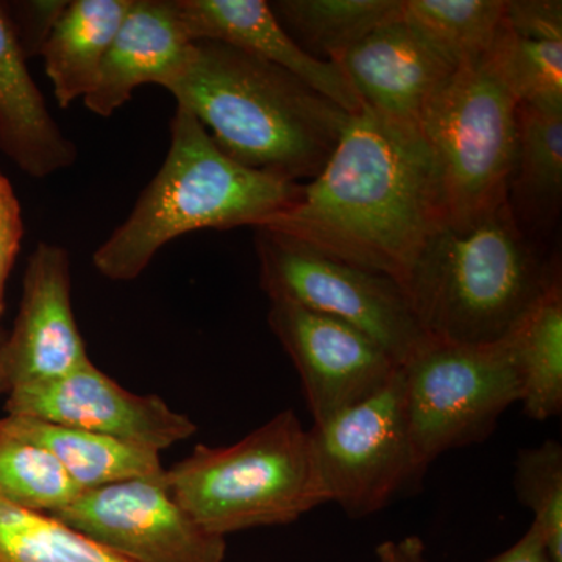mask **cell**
Instances as JSON below:
<instances>
[{
    "label": "cell",
    "mask_w": 562,
    "mask_h": 562,
    "mask_svg": "<svg viewBox=\"0 0 562 562\" xmlns=\"http://www.w3.org/2000/svg\"><path fill=\"white\" fill-rule=\"evenodd\" d=\"M291 35L335 61L373 31L402 16L403 0H277L269 2Z\"/></svg>",
    "instance_id": "603a6c76"
},
{
    "label": "cell",
    "mask_w": 562,
    "mask_h": 562,
    "mask_svg": "<svg viewBox=\"0 0 562 562\" xmlns=\"http://www.w3.org/2000/svg\"><path fill=\"white\" fill-rule=\"evenodd\" d=\"M165 475L181 508L222 538L292 524L328 503L312 436L292 409L232 446L201 443Z\"/></svg>",
    "instance_id": "5b68a950"
},
{
    "label": "cell",
    "mask_w": 562,
    "mask_h": 562,
    "mask_svg": "<svg viewBox=\"0 0 562 562\" xmlns=\"http://www.w3.org/2000/svg\"><path fill=\"white\" fill-rule=\"evenodd\" d=\"M517 498L532 513L553 562H562V447L549 439L522 449L516 461Z\"/></svg>",
    "instance_id": "4316f807"
},
{
    "label": "cell",
    "mask_w": 562,
    "mask_h": 562,
    "mask_svg": "<svg viewBox=\"0 0 562 562\" xmlns=\"http://www.w3.org/2000/svg\"><path fill=\"white\" fill-rule=\"evenodd\" d=\"M0 562H131L47 516L0 498Z\"/></svg>",
    "instance_id": "d4e9b609"
},
{
    "label": "cell",
    "mask_w": 562,
    "mask_h": 562,
    "mask_svg": "<svg viewBox=\"0 0 562 562\" xmlns=\"http://www.w3.org/2000/svg\"><path fill=\"white\" fill-rule=\"evenodd\" d=\"M0 150L22 172L46 179L69 169L77 147L52 116L0 3Z\"/></svg>",
    "instance_id": "e0dca14e"
},
{
    "label": "cell",
    "mask_w": 562,
    "mask_h": 562,
    "mask_svg": "<svg viewBox=\"0 0 562 562\" xmlns=\"http://www.w3.org/2000/svg\"><path fill=\"white\" fill-rule=\"evenodd\" d=\"M376 562H430L425 543L417 536L386 541L376 547Z\"/></svg>",
    "instance_id": "1f68e13d"
},
{
    "label": "cell",
    "mask_w": 562,
    "mask_h": 562,
    "mask_svg": "<svg viewBox=\"0 0 562 562\" xmlns=\"http://www.w3.org/2000/svg\"><path fill=\"white\" fill-rule=\"evenodd\" d=\"M192 41L211 40L271 63L353 114L360 95L336 63L303 49L265 0H173Z\"/></svg>",
    "instance_id": "5bb4252c"
},
{
    "label": "cell",
    "mask_w": 562,
    "mask_h": 562,
    "mask_svg": "<svg viewBox=\"0 0 562 562\" xmlns=\"http://www.w3.org/2000/svg\"><path fill=\"white\" fill-rule=\"evenodd\" d=\"M303 183L233 161L198 117L177 105L171 146L127 220L95 249L92 265L111 281H132L172 239L203 228L261 227L301 199Z\"/></svg>",
    "instance_id": "277c9868"
},
{
    "label": "cell",
    "mask_w": 562,
    "mask_h": 562,
    "mask_svg": "<svg viewBox=\"0 0 562 562\" xmlns=\"http://www.w3.org/2000/svg\"><path fill=\"white\" fill-rule=\"evenodd\" d=\"M165 472L81 492L50 517L131 562H224L225 538L181 508Z\"/></svg>",
    "instance_id": "30bf717a"
},
{
    "label": "cell",
    "mask_w": 562,
    "mask_h": 562,
    "mask_svg": "<svg viewBox=\"0 0 562 562\" xmlns=\"http://www.w3.org/2000/svg\"><path fill=\"white\" fill-rule=\"evenodd\" d=\"M310 436L328 502L353 519L382 512L424 475L409 438L402 368L372 397L314 424Z\"/></svg>",
    "instance_id": "9c48e42d"
},
{
    "label": "cell",
    "mask_w": 562,
    "mask_h": 562,
    "mask_svg": "<svg viewBox=\"0 0 562 562\" xmlns=\"http://www.w3.org/2000/svg\"><path fill=\"white\" fill-rule=\"evenodd\" d=\"M5 408L9 416L98 432L158 453L198 431L161 397L124 390L92 361L54 382L10 391Z\"/></svg>",
    "instance_id": "7c38bea8"
},
{
    "label": "cell",
    "mask_w": 562,
    "mask_h": 562,
    "mask_svg": "<svg viewBox=\"0 0 562 562\" xmlns=\"http://www.w3.org/2000/svg\"><path fill=\"white\" fill-rule=\"evenodd\" d=\"M519 101L490 55L453 70L419 127L441 179L447 224L465 227L508 201Z\"/></svg>",
    "instance_id": "8992f818"
},
{
    "label": "cell",
    "mask_w": 562,
    "mask_h": 562,
    "mask_svg": "<svg viewBox=\"0 0 562 562\" xmlns=\"http://www.w3.org/2000/svg\"><path fill=\"white\" fill-rule=\"evenodd\" d=\"M490 57L519 103L562 110V41L522 38L505 21Z\"/></svg>",
    "instance_id": "484cf974"
},
{
    "label": "cell",
    "mask_w": 562,
    "mask_h": 562,
    "mask_svg": "<svg viewBox=\"0 0 562 562\" xmlns=\"http://www.w3.org/2000/svg\"><path fill=\"white\" fill-rule=\"evenodd\" d=\"M558 280L506 201L439 228L403 288L431 341L484 346L512 336Z\"/></svg>",
    "instance_id": "3957f363"
},
{
    "label": "cell",
    "mask_w": 562,
    "mask_h": 562,
    "mask_svg": "<svg viewBox=\"0 0 562 562\" xmlns=\"http://www.w3.org/2000/svg\"><path fill=\"white\" fill-rule=\"evenodd\" d=\"M0 420L11 431L49 450L81 492L165 471L160 453L135 443L32 417Z\"/></svg>",
    "instance_id": "ffe728a7"
},
{
    "label": "cell",
    "mask_w": 562,
    "mask_h": 562,
    "mask_svg": "<svg viewBox=\"0 0 562 562\" xmlns=\"http://www.w3.org/2000/svg\"><path fill=\"white\" fill-rule=\"evenodd\" d=\"M255 249L269 301L347 322L371 336L401 368L431 342L405 288L391 277L328 257L271 228H255Z\"/></svg>",
    "instance_id": "ba28073f"
},
{
    "label": "cell",
    "mask_w": 562,
    "mask_h": 562,
    "mask_svg": "<svg viewBox=\"0 0 562 562\" xmlns=\"http://www.w3.org/2000/svg\"><path fill=\"white\" fill-rule=\"evenodd\" d=\"M68 5L65 0H29L5 7L25 57L40 55L41 47Z\"/></svg>",
    "instance_id": "83f0119b"
},
{
    "label": "cell",
    "mask_w": 562,
    "mask_h": 562,
    "mask_svg": "<svg viewBox=\"0 0 562 562\" xmlns=\"http://www.w3.org/2000/svg\"><path fill=\"white\" fill-rule=\"evenodd\" d=\"M165 90L233 161L294 183L319 176L349 117L286 70L221 41H194Z\"/></svg>",
    "instance_id": "7a4b0ae2"
},
{
    "label": "cell",
    "mask_w": 562,
    "mask_h": 562,
    "mask_svg": "<svg viewBox=\"0 0 562 562\" xmlns=\"http://www.w3.org/2000/svg\"><path fill=\"white\" fill-rule=\"evenodd\" d=\"M188 35L173 0H133L114 36L94 90L83 99L95 116L110 117L143 85H160L180 76L191 60Z\"/></svg>",
    "instance_id": "2e32d148"
},
{
    "label": "cell",
    "mask_w": 562,
    "mask_h": 562,
    "mask_svg": "<svg viewBox=\"0 0 562 562\" xmlns=\"http://www.w3.org/2000/svg\"><path fill=\"white\" fill-rule=\"evenodd\" d=\"M3 306H0V317H2Z\"/></svg>",
    "instance_id": "d6a6232c"
},
{
    "label": "cell",
    "mask_w": 562,
    "mask_h": 562,
    "mask_svg": "<svg viewBox=\"0 0 562 562\" xmlns=\"http://www.w3.org/2000/svg\"><path fill=\"white\" fill-rule=\"evenodd\" d=\"M524 412L546 422L562 412V284L547 291L512 335Z\"/></svg>",
    "instance_id": "44dd1931"
},
{
    "label": "cell",
    "mask_w": 562,
    "mask_h": 562,
    "mask_svg": "<svg viewBox=\"0 0 562 562\" xmlns=\"http://www.w3.org/2000/svg\"><path fill=\"white\" fill-rule=\"evenodd\" d=\"M360 95L380 116L419 125L436 90L454 70L408 22H387L336 58Z\"/></svg>",
    "instance_id": "9a60e30c"
},
{
    "label": "cell",
    "mask_w": 562,
    "mask_h": 562,
    "mask_svg": "<svg viewBox=\"0 0 562 562\" xmlns=\"http://www.w3.org/2000/svg\"><path fill=\"white\" fill-rule=\"evenodd\" d=\"M24 222L20 199L9 177L0 171V306L5 299L7 280L20 254Z\"/></svg>",
    "instance_id": "f546056e"
},
{
    "label": "cell",
    "mask_w": 562,
    "mask_h": 562,
    "mask_svg": "<svg viewBox=\"0 0 562 562\" xmlns=\"http://www.w3.org/2000/svg\"><path fill=\"white\" fill-rule=\"evenodd\" d=\"M447 224L441 179L419 125L362 105L349 114L319 176L261 227L405 284L428 239Z\"/></svg>",
    "instance_id": "6da1fadb"
},
{
    "label": "cell",
    "mask_w": 562,
    "mask_h": 562,
    "mask_svg": "<svg viewBox=\"0 0 562 562\" xmlns=\"http://www.w3.org/2000/svg\"><path fill=\"white\" fill-rule=\"evenodd\" d=\"M3 392V387H2V383H0V394H2Z\"/></svg>",
    "instance_id": "836d02e7"
},
{
    "label": "cell",
    "mask_w": 562,
    "mask_h": 562,
    "mask_svg": "<svg viewBox=\"0 0 562 562\" xmlns=\"http://www.w3.org/2000/svg\"><path fill=\"white\" fill-rule=\"evenodd\" d=\"M562 202V110L519 103L517 147L508 203L528 236L560 216Z\"/></svg>",
    "instance_id": "d6986e66"
},
{
    "label": "cell",
    "mask_w": 562,
    "mask_h": 562,
    "mask_svg": "<svg viewBox=\"0 0 562 562\" xmlns=\"http://www.w3.org/2000/svg\"><path fill=\"white\" fill-rule=\"evenodd\" d=\"M70 258L60 244L40 243L22 281L20 313L0 344L3 392L54 382L91 362L72 310Z\"/></svg>",
    "instance_id": "4fadbf2b"
},
{
    "label": "cell",
    "mask_w": 562,
    "mask_h": 562,
    "mask_svg": "<svg viewBox=\"0 0 562 562\" xmlns=\"http://www.w3.org/2000/svg\"><path fill=\"white\" fill-rule=\"evenodd\" d=\"M505 7L506 0H403L402 20L457 69L491 54Z\"/></svg>",
    "instance_id": "7402d4cb"
},
{
    "label": "cell",
    "mask_w": 562,
    "mask_h": 562,
    "mask_svg": "<svg viewBox=\"0 0 562 562\" xmlns=\"http://www.w3.org/2000/svg\"><path fill=\"white\" fill-rule=\"evenodd\" d=\"M505 21L522 38L562 41L561 0H506Z\"/></svg>",
    "instance_id": "f1b7e54d"
},
{
    "label": "cell",
    "mask_w": 562,
    "mask_h": 562,
    "mask_svg": "<svg viewBox=\"0 0 562 562\" xmlns=\"http://www.w3.org/2000/svg\"><path fill=\"white\" fill-rule=\"evenodd\" d=\"M81 494L57 458L0 420V498L27 512H60Z\"/></svg>",
    "instance_id": "cb8c5ba5"
},
{
    "label": "cell",
    "mask_w": 562,
    "mask_h": 562,
    "mask_svg": "<svg viewBox=\"0 0 562 562\" xmlns=\"http://www.w3.org/2000/svg\"><path fill=\"white\" fill-rule=\"evenodd\" d=\"M133 0H74L40 50L61 109L87 98Z\"/></svg>",
    "instance_id": "ac0fdd59"
},
{
    "label": "cell",
    "mask_w": 562,
    "mask_h": 562,
    "mask_svg": "<svg viewBox=\"0 0 562 562\" xmlns=\"http://www.w3.org/2000/svg\"><path fill=\"white\" fill-rule=\"evenodd\" d=\"M402 379L422 473L442 453L483 442L522 397L512 336L484 346L431 341L402 366Z\"/></svg>",
    "instance_id": "52a82bcc"
},
{
    "label": "cell",
    "mask_w": 562,
    "mask_h": 562,
    "mask_svg": "<svg viewBox=\"0 0 562 562\" xmlns=\"http://www.w3.org/2000/svg\"><path fill=\"white\" fill-rule=\"evenodd\" d=\"M268 324L301 375L314 424L372 397L401 369L371 336L295 303L271 302Z\"/></svg>",
    "instance_id": "8fae6325"
},
{
    "label": "cell",
    "mask_w": 562,
    "mask_h": 562,
    "mask_svg": "<svg viewBox=\"0 0 562 562\" xmlns=\"http://www.w3.org/2000/svg\"><path fill=\"white\" fill-rule=\"evenodd\" d=\"M487 562H553L541 531L531 522L530 528L514 546Z\"/></svg>",
    "instance_id": "4dcf8cb0"
}]
</instances>
